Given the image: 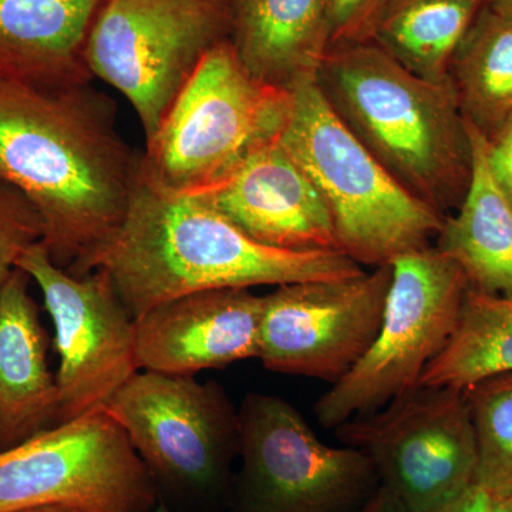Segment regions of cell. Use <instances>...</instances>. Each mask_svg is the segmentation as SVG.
I'll return each instance as SVG.
<instances>
[{"label": "cell", "mask_w": 512, "mask_h": 512, "mask_svg": "<svg viewBox=\"0 0 512 512\" xmlns=\"http://www.w3.org/2000/svg\"><path fill=\"white\" fill-rule=\"evenodd\" d=\"M409 512H436L477 483L476 429L464 390L419 386L336 427Z\"/></svg>", "instance_id": "11"}, {"label": "cell", "mask_w": 512, "mask_h": 512, "mask_svg": "<svg viewBox=\"0 0 512 512\" xmlns=\"http://www.w3.org/2000/svg\"><path fill=\"white\" fill-rule=\"evenodd\" d=\"M487 5L495 12L512 19V0H488Z\"/></svg>", "instance_id": "29"}, {"label": "cell", "mask_w": 512, "mask_h": 512, "mask_svg": "<svg viewBox=\"0 0 512 512\" xmlns=\"http://www.w3.org/2000/svg\"><path fill=\"white\" fill-rule=\"evenodd\" d=\"M103 409L126 431L161 505L171 512L227 507L239 420L220 383L138 370Z\"/></svg>", "instance_id": "6"}, {"label": "cell", "mask_w": 512, "mask_h": 512, "mask_svg": "<svg viewBox=\"0 0 512 512\" xmlns=\"http://www.w3.org/2000/svg\"><path fill=\"white\" fill-rule=\"evenodd\" d=\"M448 76L468 123L485 138L494 136L512 117V19L484 6Z\"/></svg>", "instance_id": "21"}, {"label": "cell", "mask_w": 512, "mask_h": 512, "mask_svg": "<svg viewBox=\"0 0 512 512\" xmlns=\"http://www.w3.org/2000/svg\"><path fill=\"white\" fill-rule=\"evenodd\" d=\"M478 447L477 484L495 495L512 494V373L464 389Z\"/></svg>", "instance_id": "23"}, {"label": "cell", "mask_w": 512, "mask_h": 512, "mask_svg": "<svg viewBox=\"0 0 512 512\" xmlns=\"http://www.w3.org/2000/svg\"><path fill=\"white\" fill-rule=\"evenodd\" d=\"M266 247L285 251H339L332 217L308 174L281 137L210 188L194 192Z\"/></svg>", "instance_id": "15"}, {"label": "cell", "mask_w": 512, "mask_h": 512, "mask_svg": "<svg viewBox=\"0 0 512 512\" xmlns=\"http://www.w3.org/2000/svg\"><path fill=\"white\" fill-rule=\"evenodd\" d=\"M384 0H323L328 50L370 42Z\"/></svg>", "instance_id": "25"}, {"label": "cell", "mask_w": 512, "mask_h": 512, "mask_svg": "<svg viewBox=\"0 0 512 512\" xmlns=\"http://www.w3.org/2000/svg\"><path fill=\"white\" fill-rule=\"evenodd\" d=\"M158 494L126 431L104 409L0 451V512L62 507L150 512Z\"/></svg>", "instance_id": "10"}, {"label": "cell", "mask_w": 512, "mask_h": 512, "mask_svg": "<svg viewBox=\"0 0 512 512\" xmlns=\"http://www.w3.org/2000/svg\"><path fill=\"white\" fill-rule=\"evenodd\" d=\"M505 373H512V296L468 288L457 328L420 384L464 390Z\"/></svg>", "instance_id": "22"}, {"label": "cell", "mask_w": 512, "mask_h": 512, "mask_svg": "<svg viewBox=\"0 0 512 512\" xmlns=\"http://www.w3.org/2000/svg\"><path fill=\"white\" fill-rule=\"evenodd\" d=\"M392 276V265H384L276 286L264 296L256 359L271 372L339 382L375 342Z\"/></svg>", "instance_id": "13"}, {"label": "cell", "mask_w": 512, "mask_h": 512, "mask_svg": "<svg viewBox=\"0 0 512 512\" xmlns=\"http://www.w3.org/2000/svg\"><path fill=\"white\" fill-rule=\"evenodd\" d=\"M357 512H409V510L389 487L382 484L376 494Z\"/></svg>", "instance_id": "28"}, {"label": "cell", "mask_w": 512, "mask_h": 512, "mask_svg": "<svg viewBox=\"0 0 512 512\" xmlns=\"http://www.w3.org/2000/svg\"><path fill=\"white\" fill-rule=\"evenodd\" d=\"M138 178L140 154L120 136L106 94L90 83L42 89L0 77V180L35 208L60 268L93 271Z\"/></svg>", "instance_id": "1"}, {"label": "cell", "mask_w": 512, "mask_h": 512, "mask_svg": "<svg viewBox=\"0 0 512 512\" xmlns=\"http://www.w3.org/2000/svg\"><path fill=\"white\" fill-rule=\"evenodd\" d=\"M134 319L160 303L211 289L350 278L362 266L340 251H285L248 237L190 194L138 178L123 225L99 256Z\"/></svg>", "instance_id": "2"}, {"label": "cell", "mask_w": 512, "mask_h": 512, "mask_svg": "<svg viewBox=\"0 0 512 512\" xmlns=\"http://www.w3.org/2000/svg\"><path fill=\"white\" fill-rule=\"evenodd\" d=\"M484 153L488 170L512 205V117L494 136L485 138Z\"/></svg>", "instance_id": "26"}, {"label": "cell", "mask_w": 512, "mask_h": 512, "mask_svg": "<svg viewBox=\"0 0 512 512\" xmlns=\"http://www.w3.org/2000/svg\"><path fill=\"white\" fill-rule=\"evenodd\" d=\"M488 0H384L372 40L409 72L450 83V64Z\"/></svg>", "instance_id": "20"}, {"label": "cell", "mask_w": 512, "mask_h": 512, "mask_svg": "<svg viewBox=\"0 0 512 512\" xmlns=\"http://www.w3.org/2000/svg\"><path fill=\"white\" fill-rule=\"evenodd\" d=\"M238 420L228 512H357L382 485L363 451L320 441L284 397L248 393Z\"/></svg>", "instance_id": "8"}, {"label": "cell", "mask_w": 512, "mask_h": 512, "mask_svg": "<svg viewBox=\"0 0 512 512\" xmlns=\"http://www.w3.org/2000/svg\"><path fill=\"white\" fill-rule=\"evenodd\" d=\"M468 130L473 144L470 185L458 210L443 221L434 247L460 265L470 288L512 296V205L488 170L483 134L470 123Z\"/></svg>", "instance_id": "19"}, {"label": "cell", "mask_w": 512, "mask_h": 512, "mask_svg": "<svg viewBox=\"0 0 512 512\" xmlns=\"http://www.w3.org/2000/svg\"><path fill=\"white\" fill-rule=\"evenodd\" d=\"M18 268L39 286L55 326L59 424L103 409L140 370L136 319L109 274L100 268L70 274L53 262L42 241L22 255Z\"/></svg>", "instance_id": "12"}, {"label": "cell", "mask_w": 512, "mask_h": 512, "mask_svg": "<svg viewBox=\"0 0 512 512\" xmlns=\"http://www.w3.org/2000/svg\"><path fill=\"white\" fill-rule=\"evenodd\" d=\"M264 296L211 289L160 303L136 319L138 369L195 376L256 359Z\"/></svg>", "instance_id": "14"}, {"label": "cell", "mask_w": 512, "mask_h": 512, "mask_svg": "<svg viewBox=\"0 0 512 512\" xmlns=\"http://www.w3.org/2000/svg\"><path fill=\"white\" fill-rule=\"evenodd\" d=\"M106 0H0V77L66 89L92 83L84 46Z\"/></svg>", "instance_id": "17"}, {"label": "cell", "mask_w": 512, "mask_h": 512, "mask_svg": "<svg viewBox=\"0 0 512 512\" xmlns=\"http://www.w3.org/2000/svg\"><path fill=\"white\" fill-rule=\"evenodd\" d=\"M315 76L292 87L281 143L325 200L339 251L379 268L431 247L443 218L377 163L336 116Z\"/></svg>", "instance_id": "4"}, {"label": "cell", "mask_w": 512, "mask_h": 512, "mask_svg": "<svg viewBox=\"0 0 512 512\" xmlns=\"http://www.w3.org/2000/svg\"><path fill=\"white\" fill-rule=\"evenodd\" d=\"M292 92L249 72L229 40L205 55L140 154L146 183L194 194L225 180L284 133Z\"/></svg>", "instance_id": "5"}, {"label": "cell", "mask_w": 512, "mask_h": 512, "mask_svg": "<svg viewBox=\"0 0 512 512\" xmlns=\"http://www.w3.org/2000/svg\"><path fill=\"white\" fill-rule=\"evenodd\" d=\"M16 512H82L74 510V508L62 507V505H50V507L29 508V510Z\"/></svg>", "instance_id": "30"}, {"label": "cell", "mask_w": 512, "mask_h": 512, "mask_svg": "<svg viewBox=\"0 0 512 512\" xmlns=\"http://www.w3.org/2000/svg\"><path fill=\"white\" fill-rule=\"evenodd\" d=\"M43 239L35 208L12 185L0 180V291L18 269L19 259Z\"/></svg>", "instance_id": "24"}, {"label": "cell", "mask_w": 512, "mask_h": 512, "mask_svg": "<svg viewBox=\"0 0 512 512\" xmlns=\"http://www.w3.org/2000/svg\"><path fill=\"white\" fill-rule=\"evenodd\" d=\"M30 281L18 268L0 291V451L59 424L49 340L29 293Z\"/></svg>", "instance_id": "16"}, {"label": "cell", "mask_w": 512, "mask_h": 512, "mask_svg": "<svg viewBox=\"0 0 512 512\" xmlns=\"http://www.w3.org/2000/svg\"><path fill=\"white\" fill-rule=\"evenodd\" d=\"M315 77L336 116L404 190L443 220L458 210L473 144L451 83L421 79L373 42L328 50Z\"/></svg>", "instance_id": "3"}, {"label": "cell", "mask_w": 512, "mask_h": 512, "mask_svg": "<svg viewBox=\"0 0 512 512\" xmlns=\"http://www.w3.org/2000/svg\"><path fill=\"white\" fill-rule=\"evenodd\" d=\"M150 512H171L168 510V508H165L164 505L158 504L156 508H154L153 511Z\"/></svg>", "instance_id": "31"}, {"label": "cell", "mask_w": 512, "mask_h": 512, "mask_svg": "<svg viewBox=\"0 0 512 512\" xmlns=\"http://www.w3.org/2000/svg\"><path fill=\"white\" fill-rule=\"evenodd\" d=\"M224 40V0H106L87 36L84 60L93 77L126 97L147 140L201 60Z\"/></svg>", "instance_id": "9"}, {"label": "cell", "mask_w": 512, "mask_h": 512, "mask_svg": "<svg viewBox=\"0 0 512 512\" xmlns=\"http://www.w3.org/2000/svg\"><path fill=\"white\" fill-rule=\"evenodd\" d=\"M436 512H512V494H491L476 483Z\"/></svg>", "instance_id": "27"}, {"label": "cell", "mask_w": 512, "mask_h": 512, "mask_svg": "<svg viewBox=\"0 0 512 512\" xmlns=\"http://www.w3.org/2000/svg\"><path fill=\"white\" fill-rule=\"evenodd\" d=\"M229 42L258 79L291 90L328 52L323 0H224Z\"/></svg>", "instance_id": "18"}, {"label": "cell", "mask_w": 512, "mask_h": 512, "mask_svg": "<svg viewBox=\"0 0 512 512\" xmlns=\"http://www.w3.org/2000/svg\"><path fill=\"white\" fill-rule=\"evenodd\" d=\"M392 272L375 342L315 404L325 429L376 412L419 386L457 328L470 284L454 259L431 245L394 259Z\"/></svg>", "instance_id": "7"}]
</instances>
